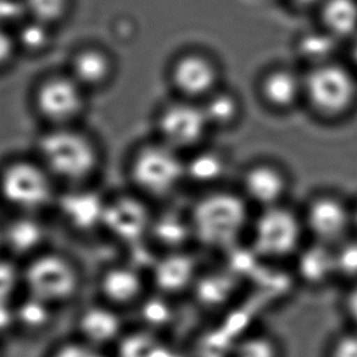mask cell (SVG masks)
<instances>
[{
	"label": "cell",
	"instance_id": "8fae6325",
	"mask_svg": "<svg viewBox=\"0 0 357 357\" xmlns=\"http://www.w3.org/2000/svg\"><path fill=\"white\" fill-rule=\"evenodd\" d=\"M202 272L190 248L159 252L149 269L155 293L169 298L191 294Z\"/></svg>",
	"mask_w": 357,
	"mask_h": 357
},
{
	"label": "cell",
	"instance_id": "6da1fadb",
	"mask_svg": "<svg viewBox=\"0 0 357 357\" xmlns=\"http://www.w3.org/2000/svg\"><path fill=\"white\" fill-rule=\"evenodd\" d=\"M195 245L211 252L227 253L246 243L252 207L238 190H207L189 209Z\"/></svg>",
	"mask_w": 357,
	"mask_h": 357
},
{
	"label": "cell",
	"instance_id": "4316f807",
	"mask_svg": "<svg viewBox=\"0 0 357 357\" xmlns=\"http://www.w3.org/2000/svg\"><path fill=\"white\" fill-rule=\"evenodd\" d=\"M322 19L328 33L335 38L354 35L357 31L356 0H327Z\"/></svg>",
	"mask_w": 357,
	"mask_h": 357
},
{
	"label": "cell",
	"instance_id": "836d02e7",
	"mask_svg": "<svg viewBox=\"0 0 357 357\" xmlns=\"http://www.w3.org/2000/svg\"><path fill=\"white\" fill-rule=\"evenodd\" d=\"M141 307V317L149 326V331L153 328L162 327L172 318L170 298L157 294L152 300L144 298L139 303Z\"/></svg>",
	"mask_w": 357,
	"mask_h": 357
},
{
	"label": "cell",
	"instance_id": "7a4b0ae2",
	"mask_svg": "<svg viewBox=\"0 0 357 357\" xmlns=\"http://www.w3.org/2000/svg\"><path fill=\"white\" fill-rule=\"evenodd\" d=\"M306 241L300 207L287 202L253 212L246 243L259 262L290 263Z\"/></svg>",
	"mask_w": 357,
	"mask_h": 357
},
{
	"label": "cell",
	"instance_id": "8992f818",
	"mask_svg": "<svg viewBox=\"0 0 357 357\" xmlns=\"http://www.w3.org/2000/svg\"><path fill=\"white\" fill-rule=\"evenodd\" d=\"M130 178L144 199H167L186 181L185 162L164 142L149 144L135 154Z\"/></svg>",
	"mask_w": 357,
	"mask_h": 357
},
{
	"label": "cell",
	"instance_id": "5bb4252c",
	"mask_svg": "<svg viewBox=\"0 0 357 357\" xmlns=\"http://www.w3.org/2000/svg\"><path fill=\"white\" fill-rule=\"evenodd\" d=\"M295 282L310 290H323L337 284L334 248L307 240L290 262Z\"/></svg>",
	"mask_w": 357,
	"mask_h": 357
},
{
	"label": "cell",
	"instance_id": "ab89813d",
	"mask_svg": "<svg viewBox=\"0 0 357 357\" xmlns=\"http://www.w3.org/2000/svg\"><path fill=\"white\" fill-rule=\"evenodd\" d=\"M16 327L15 301H0V337Z\"/></svg>",
	"mask_w": 357,
	"mask_h": 357
},
{
	"label": "cell",
	"instance_id": "603a6c76",
	"mask_svg": "<svg viewBox=\"0 0 357 357\" xmlns=\"http://www.w3.org/2000/svg\"><path fill=\"white\" fill-rule=\"evenodd\" d=\"M227 172L223 157L214 152H201L185 163V180L207 190L217 189L219 181Z\"/></svg>",
	"mask_w": 357,
	"mask_h": 357
},
{
	"label": "cell",
	"instance_id": "ac0fdd59",
	"mask_svg": "<svg viewBox=\"0 0 357 357\" xmlns=\"http://www.w3.org/2000/svg\"><path fill=\"white\" fill-rule=\"evenodd\" d=\"M3 225L6 251L26 261L45 250L47 230L38 214L16 213Z\"/></svg>",
	"mask_w": 357,
	"mask_h": 357
},
{
	"label": "cell",
	"instance_id": "1f68e13d",
	"mask_svg": "<svg viewBox=\"0 0 357 357\" xmlns=\"http://www.w3.org/2000/svg\"><path fill=\"white\" fill-rule=\"evenodd\" d=\"M119 357H157L158 344L151 333H135L123 335L118 342Z\"/></svg>",
	"mask_w": 357,
	"mask_h": 357
},
{
	"label": "cell",
	"instance_id": "52a82bcc",
	"mask_svg": "<svg viewBox=\"0 0 357 357\" xmlns=\"http://www.w3.org/2000/svg\"><path fill=\"white\" fill-rule=\"evenodd\" d=\"M307 240L337 246L352 235V199L334 191H318L300 207Z\"/></svg>",
	"mask_w": 357,
	"mask_h": 357
},
{
	"label": "cell",
	"instance_id": "e0dca14e",
	"mask_svg": "<svg viewBox=\"0 0 357 357\" xmlns=\"http://www.w3.org/2000/svg\"><path fill=\"white\" fill-rule=\"evenodd\" d=\"M76 327L79 337L95 347L105 349L123 337V321L118 308L108 303H95L79 312Z\"/></svg>",
	"mask_w": 357,
	"mask_h": 357
},
{
	"label": "cell",
	"instance_id": "7402d4cb",
	"mask_svg": "<svg viewBox=\"0 0 357 357\" xmlns=\"http://www.w3.org/2000/svg\"><path fill=\"white\" fill-rule=\"evenodd\" d=\"M236 288L235 274L227 269L223 271H204L199 274L191 294H194L199 303L204 306L217 307L218 305L228 303L233 298Z\"/></svg>",
	"mask_w": 357,
	"mask_h": 357
},
{
	"label": "cell",
	"instance_id": "7bdbcfd3",
	"mask_svg": "<svg viewBox=\"0 0 357 357\" xmlns=\"http://www.w3.org/2000/svg\"><path fill=\"white\" fill-rule=\"evenodd\" d=\"M354 59H355V61H356L357 64V42L356 45H355V48H354Z\"/></svg>",
	"mask_w": 357,
	"mask_h": 357
},
{
	"label": "cell",
	"instance_id": "7c38bea8",
	"mask_svg": "<svg viewBox=\"0 0 357 357\" xmlns=\"http://www.w3.org/2000/svg\"><path fill=\"white\" fill-rule=\"evenodd\" d=\"M253 211L289 202L290 180L273 164L258 163L246 169L238 189Z\"/></svg>",
	"mask_w": 357,
	"mask_h": 357
},
{
	"label": "cell",
	"instance_id": "3957f363",
	"mask_svg": "<svg viewBox=\"0 0 357 357\" xmlns=\"http://www.w3.org/2000/svg\"><path fill=\"white\" fill-rule=\"evenodd\" d=\"M40 162L54 180L79 186L95 175L100 167L98 149L89 136L69 126L54 128L38 144Z\"/></svg>",
	"mask_w": 357,
	"mask_h": 357
},
{
	"label": "cell",
	"instance_id": "484cf974",
	"mask_svg": "<svg viewBox=\"0 0 357 357\" xmlns=\"http://www.w3.org/2000/svg\"><path fill=\"white\" fill-rule=\"evenodd\" d=\"M303 89V82L288 70H277L268 75L263 81L262 91L266 100L279 108L293 105Z\"/></svg>",
	"mask_w": 357,
	"mask_h": 357
},
{
	"label": "cell",
	"instance_id": "ffe728a7",
	"mask_svg": "<svg viewBox=\"0 0 357 357\" xmlns=\"http://www.w3.org/2000/svg\"><path fill=\"white\" fill-rule=\"evenodd\" d=\"M113 69V60L107 52L87 47L73 56L69 75L84 89H98L109 81Z\"/></svg>",
	"mask_w": 357,
	"mask_h": 357
},
{
	"label": "cell",
	"instance_id": "cb8c5ba5",
	"mask_svg": "<svg viewBox=\"0 0 357 357\" xmlns=\"http://www.w3.org/2000/svg\"><path fill=\"white\" fill-rule=\"evenodd\" d=\"M229 357H285L282 340L268 331H251L234 342Z\"/></svg>",
	"mask_w": 357,
	"mask_h": 357
},
{
	"label": "cell",
	"instance_id": "d6986e66",
	"mask_svg": "<svg viewBox=\"0 0 357 357\" xmlns=\"http://www.w3.org/2000/svg\"><path fill=\"white\" fill-rule=\"evenodd\" d=\"M172 79L183 95L189 97L211 95L217 82V69L204 56L185 55L174 65Z\"/></svg>",
	"mask_w": 357,
	"mask_h": 357
},
{
	"label": "cell",
	"instance_id": "9a60e30c",
	"mask_svg": "<svg viewBox=\"0 0 357 357\" xmlns=\"http://www.w3.org/2000/svg\"><path fill=\"white\" fill-rule=\"evenodd\" d=\"M208 125L204 108L185 103L170 105L159 118V131L164 144L175 149L199 142Z\"/></svg>",
	"mask_w": 357,
	"mask_h": 357
},
{
	"label": "cell",
	"instance_id": "5b68a950",
	"mask_svg": "<svg viewBox=\"0 0 357 357\" xmlns=\"http://www.w3.org/2000/svg\"><path fill=\"white\" fill-rule=\"evenodd\" d=\"M22 282L25 293L56 307L75 298L81 277L76 264L69 257L43 250L22 266Z\"/></svg>",
	"mask_w": 357,
	"mask_h": 357
},
{
	"label": "cell",
	"instance_id": "74e56055",
	"mask_svg": "<svg viewBox=\"0 0 357 357\" xmlns=\"http://www.w3.org/2000/svg\"><path fill=\"white\" fill-rule=\"evenodd\" d=\"M342 289L340 310L345 326L357 331V282Z\"/></svg>",
	"mask_w": 357,
	"mask_h": 357
},
{
	"label": "cell",
	"instance_id": "ba28073f",
	"mask_svg": "<svg viewBox=\"0 0 357 357\" xmlns=\"http://www.w3.org/2000/svg\"><path fill=\"white\" fill-rule=\"evenodd\" d=\"M303 91L322 114L339 115L351 105L356 84L351 74L335 64H318L303 81Z\"/></svg>",
	"mask_w": 357,
	"mask_h": 357
},
{
	"label": "cell",
	"instance_id": "f6af8a7d",
	"mask_svg": "<svg viewBox=\"0 0 357 357\" xmlns=\"http://www.w3.org/2000/svg\"><path fill=\"white\" fill-rule=\"evenodd\" d=\"M0 357H1V354H0Z\"/></svg>",
	"mask_w": 357,
	"mask_h": 357
},
{
	"label": "cell",
	"instance_id": "f1b7e54d",
	"mask_svg": "<svg viewBox=\"0 0 357 357\" xmlns=\"http://www.w3.org/2000/svg\"><path fill=\"white\" fill-rule=\"evenodd\" d=\"M22 4L30 19L53 27L69 14L71 0H22Z\"/></svg>",
	"mask_w": 357,
	"mask_h": 357
},
{
	"label": "cell",
	"instance_id": "b9f144b4",
	"mask_svg": "<svg viewBox=\"0 0 357 357\" xmlns=\"http://www.w3.org/2000/svg\"><path fill=\"white\" fill-rule=\"evenodd\" d=\"M6 251V243H4V233H3V225H0V256L1 252Z\"/></svg>",
	"mask_w": 357,
	"mask_h": 357
},
{
	"label": "cell",
	"instance_id": "9c48e42d",
	"mask_svg": "<svg viewBox=\"0 0 357 357\" xmlns=\"http://www.w3.org/2000/svg\"><path fill=\"white\" fill-rule=\"evenodd\" d=\"M154 212L141 195H120L107 199L103 230L126 246L149 238Z\"/></svg>",
	"mask_w": 357,
	"mask_h": 357
},
{
	"label": "cell",
	"instance_id": "30bf717a",
	"mask_svg": "<svg viewBox=\"0 0 357 357\" xmlns=\"http://www.w3.org/2000/svg\"><path fill=\"white\" fill-rule=\"evenodd\" d=\"M84 91L69 74L50 76L36 89V109L55 128L69 126L84 110Z\"/></svg>",
	"mask_w": 357,
	"mask_h": 357
},
{
	"label": "cell",
	"instance_id": "4dcf8cb0",
	"mask_svg": "<svg viewBox=\"0 0 357 357\" xmlns=\"http://www.w3.org/2000/svg\"><path fill=\"white\" fill-rule=\"evenodd\" d=\"M204 108V114L208 119L209 125L230 124L238 115V100L229 93L211 95L208 102Z\"/></svg>",
	"mask_w": 357,
	"mask_h": 357
},
{
	"label": "cell",
	"instance_id": "d4e9b609",
	"mask_svg": "<svg viewBox=\"0 0 357 357\" xmlns=\"http://www.w3.org/2000/svg\"><path fill=\"white\" fill-rule=\"evenodd\" d=\"M15 316L16 327L27 333L43 332L53 321L54 306L25 293V296L15 300Z\"/></svg>",
	"mask_w": 357,
	"mask_h": 357
},
{
	"label": "cell",
	"instance_id": "e575fe53",
	"mask_svg": "<svg viewBox=\"0 0 357 357\" xmlns=\"http://www.w3.org/2000/svg\"><path fill=\"white\" fill-rule=\"evenodd\" d=\"M323 357H357V331L345 326L327 342Z\"/></svg>",
	"mask_w": 357,
	"mask_h": 357
},
{
	"label": "cell",
	"instance_id": "60d3db41",
	"mask_svg": "<svg viewBox=\"0 0 357 357\" xmlns=\"http://www.w3.org/2000/svg\"><path fill=\"white\" fill-rule=\"evenodd\" d=\"M352 235L357 238V199H352Z\"/></svg>",
	"mask_w": 357,
	"mask_h": 357
},
{
	"label": "cell",
	"instance_id": "f546056e",
	"mask_svg": "<svg viewBox=\"0 0 357 357\" xmlns=\"http://www.w3.org/2000/svg\"><path fill=\"white\" fill-rule=\"evenodd\" d=\"M19 48L30 53L45 50L52 40V26L30 19L19 27L15 35Z\"/></svg>",
	"mask_w": 357,
	"mask_h": 357
},
{
	"label": "cell",
	"instance_id": "277c9868",
	"mask_svg": "<svg viewBox=\"0 0 357 357\" xmlns=\"http://www.w3.org/2000/svg\"><path fill=\"white\" fill-rule=\"evenodd\" d=\"M56 197L54 178L40 160L17 159L0 172V199L16 213H40L54 206Z\"/></svg>",
	"mask_w": 357,
	"mask_h": 357
},
{
	"label": "cell",
	"instance_id": "d590c367",
	"mask_svg": "<svg viewBox=\"0 0 357 357\" xmlns=\"http://www.w3.org/2000/svg\"><path fill=\"white\" fill-rule=\"evenodd\" d=\"M103 350L77 337L59 344L50 352V357H108Z\"/></svg>",
	"mask_w": 357,
	"mask_h": 357
},
{
	"label": "cell",
	"instance_id": "d6a6232c",
	"mask_svg": "<svg viewBox=\"0 0 357 357\" xmlns=\"http://www.w3.org/2000/svg\"><path fill=\"white\" fill-rule=\"evenodd\" d=\"M24 289L22 267L13 258L0 256V301H15V295Z\"/></svg>",
	"mask_w": 357,
	"mask_h": 357
},
{
	"label": "cell",
	"instance_id": "ee69618b",
	"mask_svg": "<svg viewBox=\"0 0 357 357\" xmlns=\"http://www.w3.org/2000/svg\"><path fill=\"white\" fill-rule=\"evenodd\" d=\"M298 1H300V3H305V1H308V3H310L311 0H298Z\"/></svg>",
	"mask_w": 357,
	"mask_h": 357
},
{
	"label": "cell",
	"instance_id": "f35d334b",
	"mask_svg": "<svg viewBox=\"0 0 357 357\" xmlns=\"http://www.w3.org/2000/svg\"><path fill=\"white\" fill-rule=\"evenodd\" d=\"M17 48L19 45L15 35L6 30V26L0 25V69H4L10 64Z\"/></svg>",
	"mask_w": 357,
	"mask_h": 357
},
{
	"label": "cell",
	"instance_id": "44dd1931",
	"mask_svg": "<svg viewBox=\"0 0 357 357\" xmlns=\"http://www.w3.org/2000/svg\"><path fill=\"white\" fill-rule=\"evenodd\" d=\"M149 238L158 243L160 252L189 248V243H194L189 212L154 213Z\"/></svg>",
	"mask_w": 357,
	"mask_h": 357
},
{
	"label": "cell",
	"instance_id": "83f0119b",
	"mask_svg": "<svg viewBox=\"0 0 357 357\" xmlns=\"http://www.w3.org/2000/svg\"><path fill=\"white\" fill-rule=\"evenodd\" d=\"M337 284L342 288L357 282V238L351 235L334 246Z\"/></svg>",
	"mask_w": 357,
	"mask_h": 357
},
{
	"label": "cell",
	"instance_id": "4fadbf2b",
	"mask_svg": "<svg viewBox=\"0 0 357 357\" xmlns=\"http://www.w3.org/2000/svg\"><path fill=\"white\" fill-rule=\"evenodd\" d=\"M55 207L69 228L77 233H91L103 228L107 199L84 185L71 186L58 195Z\"/></svg>",
	"mask_w": 357,
	"mask_h": 357
},
{
	"label": "cell",
	"instance_id": "8d00e7d4",
	"mask_svg": "<svg viewBox=\"0 0 357 357\" xmlns=\"http://www.w3.org/2000/svg\"><path fill=\"white\" fill-rule=\"evenodd\" d=\"M333 37L327 35H308L301 43L303 54L311 59L319 60L324 55L331 54L333 50Z\"/></svg>",
	"mask_w": 357,
	"mask_h": 357
},
{
	"label": "cell",
	"instance_id": "2e32d148",
	"mask_svg": "<svg viewBox=\"0 0 357 357\" xmlns=\"http://www.w3.org/2000/svg\"><path fill=\"white\" fill-rule=\"evenodd\" d=\"M98 288L103 301L113 307L139 303L146 289L144 272L128 262L113 264L100 273Z\"/></svg>",
	"mask_w": 357,
	"mask_h": 357
}]
</instances>
